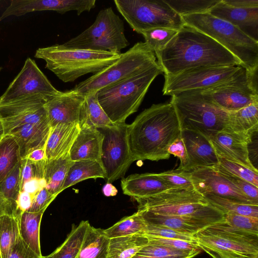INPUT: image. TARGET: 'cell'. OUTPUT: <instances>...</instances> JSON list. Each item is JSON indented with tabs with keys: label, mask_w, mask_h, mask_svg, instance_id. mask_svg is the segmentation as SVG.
Here are the masks:
<instances>
[{
	"label": "cell",
	"mask_w": 258,
	"mask_h": 258,
	"mask_svg": "<svg viewBox=\"0 0 258 258\" xmlns=\"http://www.w3.org/2000/svg\"><path fill=\"white\" fill-rule=\"evenodd\" d=\"M155 54L167 76L199 67L242 66L236 57L216 40L186 24Z\"/></svg>",
	"instance_id": "obj_1"
},
{
	"label": "cell",
	"mask_w": 258,
	"mask_h": 258,
	"mask_svg": "<svg viewBox=\"0 0 258 258\" xmlns=\"http://www.w3.org/2000/svg\"><path fill=\"white\" fill-rule=\"evenodd\" d=\"M181 134L180 122L170 102L152 105L128 126V141L134 161L169 159L168 148Z\"/></svg>",
	"instance_id": "obj_2"
},
{
	"label": "cell",
	"mask_w": 258,
	"mask_h": 258,
	"mask_svg": "<svg viewBox=\"0 0 258 258\" xmlns=\"http://www.w3.org/2000/svg\"><path fill=\"white\" fill-rule=\"evenodd\" d=\"M120 54L65 48L61 44L38 48L34 56L46 62L45 68L62 82H72L89 73L96 74L108 67Z\"/></svg>",
	"instance_id": "obj_3"
},
{
	"label": "cell",
	"mask_w": 258,
	"mask_h": 258,
	"mask_svg": "<svg viewBox=\"0 0 258 258\" xmlns=\"http://www.w3.org/2000/svg\"><path fill=\"white\" fill-rule=\"evenodd\" d=\"M163 73L158 63L98 90L99 103L110 120L114 124L125 122L126 119L138 110L152 82Z\"/></svg>",
	"instance_id": "obj_4"
},
{
	"label": "cell",
	"mask_w": 258,
	"mask_h": 258,
	"mask_svg": "<svg viewBox=\"0 0 258 258\" xmlns=\"http://www.w3.org/2000/svg\"><path fill=\"white\" fill-rule=\"evenodd\" d=\"M185 24L192 27L216 40L249 72L258 69V42L228 22L209 13L181 16Z\"/></svg>",
	"instance_id": "obj_5"
},
{
	"label": "cell",
	"mask_w": 258,
	"mask_h": 258,
	"mask_svg": "<svg viewBox=\"0 0 258 258\" xmlns=\"http://www.w3.org/2000/svg\"><path fill=\"white\" fill-rule=\"evenodd\" d=\"M181 130L199 132L208 139L228 130L229 112L207 100L201 90L180 92L171 96Z\"/></svg>",
	"instance_id": "obj_6"
},
{
	"label": "cell",
	"mask_w": 258,
	"mask_h": 258,
	"mask_svg": "<svg viewBox=\"0 0 258 258\" xmlns=\"http://www.w3.org/2000/svg\"><path fill=\"white\" fill-rule=\"evenodd\" d=\"M194 236L199 248L213 258H258V235L232 227L224 221Z\"/></svg>",
	"instance_id": "obj_7"
},
{
	"label": "cell",
	"mask_w": 258,
	"mask_h": 258,
	"mask_svg": "<svg viewBox=\"0 0 258 258\" xmlns=\"http://www.w3.org/2000/svg\"><path fill=\"white\" fill-rule=\"evenodd\" d=\"M157 64L155 53L145 42H138L126 52L121 53L112 64L81 82L73 90L86 96Z\"/></svg>",
	"instance_id": "obj_8"
},
{
	"label": "cell",
	"mask_w": 258,
	"mask_h": 258,
	"mask_svg": "<svg viewBox=\"0 0 258 258\" xmlns=\"http://www.w3.org/2000/svg\"><path fill=\"white\" fill-rule=\"evenodd\" d=\"M61 45L67 48L120 54L129 42L124 34L123 21L109 7L100 10L89 28Z\"/></svg>",
	"instance_id": "obj_9"
},
{
	"label": "cell",
	"mask_w": 258,
	"mask_h": 258,
	"mask_svg": "<svg viewBox=\"0 0 258 258\" xmlns=\"http://www.w3.org/2000/svg\"><path fill=\"white\" fill-rule=\"evenodd\" d=\"M117 10L134 31L154 28L179 30L185 23L164 0H114Z\"/></svg>",
	"instance_id": "obj_10"
},
{
	"label": "cell",
	"mask_w": 258,
	"mask_h": 258,
	"mask_svg": "<svg viewBox=\"0 0 258 258\" xmlns=\"http://www.w3.org/2000/svg\"><path fill=\"white\" fill-rule=\"evenodd\" d=\"M257 84V70L249 72L242 68L231 80L201 92L213 104L230 112L258 102Z\"/></svg>",
	"instance_id": "obj_11"
},
{
	"label": "cell",
	"mask_w": 258,
	"mask_h": 258,
	"mask_svg": "<svg viewBox=\"0 0 258 258\" xmlns=\"http://www.w3.org/2000/svg\"><path fill=\"white\" fill-rule=\"evenodd\" d=\"M128 126L124 122L97 128L103 136L100 162L107 183L123 177L134 162L128 141Z\"/></svg>",
	"instance_id": "obj_12"
},
{
	"label": "cell",
	"mask_w": 258,
	"mask_h": 258,
	"mask_svg": "<svg viewBox=\"0 0 258 258\" xmlns=\"http://www.w3.org/2000/svg\"><path fill=\"white\" fill-rule=\"evenodd\" d=\"M241 66L205 67L188 69L173 75H164V95L191 90H205L227 82L238 74Z\"/></svg>",
	"instance_id": "obj_13"
},
{
	"label": "cell",
	"mask_w": 258,
	"mask_h": 258,
	"mask_svg": "<svg viewBox=\"0 0 258 258\" xmlns=\"http://www.w3.org/2000/svg\"><path fill=\"white\" fill-rule=\"evenodd\" d=\"M60 92L52 86L35 61L28 57L21 71L0 97V105L34 95L51 97Z\"/></svg>",
	"instance_id": "obj_14"
},
{
	"label": "cell",
	"mask_w": 258,
	"mask_h": 258,
	"mask_svg": "<svg viewBox=\"0 0 258 258\" xmlns=\"http://www.w3.org/2000/svg\"><path fill=\"white\" fill-rule=\"evenodd\" d=\"M48 97L36 95L0 105V120L5 135L23 124L49 122L45 107Z\"/></svg>",
	"instance_id": "obj_15"
},
{
	"label": "cell",
	"mask_w": 258,
	"mask_h": 258,
	"mask_svg": "<svg viewBox=\"0 0 258 258\" xmlns=\"http://www.w3.org/2000/svg\"><path fill=\"white\" fill-rule=\"evenodd\" d=\"M140 211L147 223L165 226L194 235L201 230L224 220V214L210 204L187 216L159 214L147 210Z\"/></svg>",
	"instance_id": "obj_16"
},
{
	"label": "cell",
	"mask_w": 258,
	"mask_h": 258,
	"mask_svg": "<svg viewBox=\"0 0 258 258\" xmlns=\"http://www.w3.org/2000/svg\"><path fill=\"white\" fill-rule=\"evenodd\" d=\"M45 107L51 127L87 122L86 97L73 89L47 98Z\"/></svg>",
	"instance_id": "obj_17"
},
{
	"label": "cell",
	"mask_w": 258,
	"mask_h": 258,
	"mask_svg": "<svg viewBox=\"0 0 258 258\" xmlns=\"http://www.w3.org/2000/svg\"><path fill=\"white\" fill-rule=\"evenodd\" d=\"M189 173L195 189L203 196L212 195L246 204L258 205L243 195L213 167L200 168Z\"/></svg>",
	"instance_id": "obj_18"
},
{
	"label": "cell",
	"mask_w": 258,
	"mask_h": 258,
	"mask_svg": "<svg viewBox=\"0 0 258 258\" xmlns=\"http://www.w3.org/2000/svg\"><path fill=\"white\" fill-rule=\"evenodd\" d=\"M210 140L218 157L257 170L252 164L249 156L248 145L251 143L252 138L222 131Z\"/></svg>",
	"instance_id": "obj_19"
},
{
	"label": "cell",
	"mask_w": 258,
	"mask_h": 258,
	"mask_svg": "<svg viewBox=\"0 0 258 258\" xmlns=\"http://www.w3.org/2000/svg\"><path fill=\"white\" fill-rule=\"evenodd\" d=\"M181 136L188 158L187 172L218 164V156L209 139L199 132L187 129L181 130Z\"/></svg>",
	"instance_id": "obj_20"
},
{
	"label": "cell",
	"mask_w": 258,
	"mask_h": 258,
	"mask_svg": "<svg viewBox=\"0 0 258 258\" xmlns=\"http://www.w3.org/2000/svg\"><path fill=\"white\" fill-rule=\"evenodd\" d=\"M209 13L234 25L258 42V7L238 8L227 5L220 0Z\"/></svg>",
	"instance_id": "obj_21"
},
{
	"label": "cell",
	"mask_w": 258,
	"mask_h": 258,
	"mask_svg": "<svg viewBox=\"0 0 258 258\" xmlns=\"http://www.w3.org/2000/svg\"><path fill=\"white\" fill-rule=\"evenodd\" d=\"M80 130L69 151L72 161L84 160L99 161L103 136L98 128L85 122Z\"/></svg>",
	"instance_id": "obj_22"
},
{
	"label": "cell",
	"mask_w": 258,
	"mask_h": 258,
	"mask_svg": "<svg viewBox=\"0 0 258 258\" xmlns=\"http://www.w3.org/2000/svg\"><path fill=\"white\" fill-rule=\"evenodd\" d=\"M123 193L135 200L149 198L171 189L157 173L133 174L121 180Z\"/></svg>",
	"instance_id": "obj_23"
},
{
	"label": "cell",
	"mask_w": 258,
	"mask_h": 258,
	"mask_svg": "<svg viewBox=\"0 0 258 258\" xmlns=\"http://www.w3.org/2000/svg\"><path fill=\"white\" fill-rule=\"evenodd\" d=\"M50 130L49 122L27 123L14 128L9 134L14 137L19 146L21 159H23L33 151L45 148Z\"/></svg>",
	"instance_id": "obj_24"
},
{
	"label": "cell",
	"mask_w": 258,
	"mask_h": 258,
	"mask_svg": "<svg viewBox=\"0 0 258 258\" xmlns=\"http://www.w3.org/2000/svg\"><path fill=\"white\" fill-rule=\"evenodd\" d=\"M137 201L139 204L138 210L187 204L208 203L195 188L169 189Z\"/></svg>",
	"instance_id": "obj_25"
},
{
	"label": "cell",
	"mask_w": 258,
	"mask_h": 258,
	"mask_svg": "<svg viewBox=\"0 0 258 258\" xmlns=\"http://www.w3.org/2000/svg\"><path fill=\"white\" fill-rule=\"evenodd\" d=\"M80 130L78 123L60 124L51 127L45 147L47 161L61 157L69 153Z\"/></svg>",
	"instance_id": "obj_26"
},
{
	"label": "cell",
	"mask_w": 258,
	"mask_h": 258,
	"mask_svg": "<svg viewBox=\"0 0 258 258\" xmlns=\"http://www.w3.org/2000/svg\"><path fill=\"white\" fill-rule=\"evenodd\" d=\"M21 190V161L0 183V216L18 218L17 201Z\"/></svg>",
	"instance_id": "obj_27"
},
{
	"label": "cell",
	"mask_w": 258,
	"mask_h": 258,
	"mask_svg": "<svg viewBox=\"0 0 258 258\" xmlns=\"http://www.w3.org/2000/svg\"><path fill=\"white\" fill-rule=\"evenodd\" d=\"M258 131V102L229 112L228 132L252 138Z\"/></svg>",
	"instance_id": "obj_28"
},
{
	"label": "cell",
	"mask_w": 258,
	"mask_h": 258,
	"mask_svg": "<svg viewBox=\"0 0 258 258\" xmlns=\"http://www.w3.org/2000/svg\"><path fill=\"white\" fill-rule=\"evenodd\" d=\"M109 240L104 229L89 224L77 258H107Z\"/></svg>",
	"instance_id": "obj_29"
},
{
	"label": "cell",
	"mask_w": 258,
	"mask_h": 258,
	"mask_svg": "<svg viewBox=\"0 0 258 258\" xmlns=\"http://www.w3.org/2000/svg\"><path fill=\"white\" fill-rule=\"evenodd\" d=\"M44 211L24 212L19 217L20 235L24 242L36 253L42 256L40 243V226Z\"/></svg>",
	"instance_id": "obj_30"
},
{
	"label": "cell",
	"mask_w": 258,
	"mask_h": 258,
	"mask_svg": "<svg viewBox=\"0 0 258 258\" xmlns=\"http://www.w3.org/2000/svg\"><path fill=\"white\" fill-rule=\"evenodd\" d=\"M148 243V238L141 234L110 238L107 258H133Z\"/></svg>",
	"instance_id": "obj_31"
},
{
	"label": "cell",
	"mask_w": 258,
	"mask_h": 258,
	"mask_svg": "<svg viewBox=\"0 0 258 258\" xmlns=\"http://www.w3.org/2000/svg\"><path fill=\"white\" fill-rule=\"evenodd\" d=\"M104 170L99 161L84 160L73 161L70 166L61 192L76 183L89 178L105 179Z\"/></svg>",
	"instance_id": "obj_32"
},
{
	"label": "cell",
	"mask_w": 258,
	"mask_h": 258,
	"mask_svg": "<svg viewBox=\"0 0 258 258\" xmlns=\"http://www.w3.org/2000/svg\"><path fill=\"white\" fill-rule=\"evenodd\" d=\"M73 163L69 153L55 159L46 161L44 174L45 188L56 197L61 192L63 182Z\"/></svg>",
	"instance_id": "obj_33"
},
{
	"label": "cell",
	"mask_w": 258,
	"mask_h": 258,
	"mask_svg": "<svg viewBox=\"0 0 258 258\" xmlns=\"http://www.w3.org/2000/svg\"><path fill=\"white\" fill-rule=\"evenodd\" d=\"M90 223L82 221L78 226L73 225L64 241L52 253L45 258H77L86 230Z\"/></svg>",
	"instance_id": "obj_34"
},
{
	"label": "cell",
	"mask_w": 258,
	"mask_h": 258,
	"mask_svg": "<svg viewBox=\"0 0 258 258\" xmlns=\"http://www.w3.org/2000/svg\"><path fill=\"white\" fill-rule=\"evenodd\" d=\"M21 159L14 137L5 135L0 139V183L14 170Z\"/></svg>",
	"instance_id": "obj_35"
},
{
	"label": "cell",
	"mask_w": 258,
	"mask_h": 258,
	"mask_svg": "<svg viewBox=\"0 0 258 258\" xmlns=\"http://www.w3.org/2000/svg\"><path fill=\"white\" fill-rule=\"evenodd\" d=\"M147 222L139 211L132 215L126 216L107 229H104L109 238L127 235L143 234L146 229Z\"/></svg>",
	"instance_id": "obj_36"
},
{
	"label": "cell",
	"mask_w": 258,
	"mask_h": 258,
	"mask_svg": "<svg viewBox=\"0 0 258 258\" xmlns=\"http://www.w3.org/2000/svg\"><path fill=\"white\" fill-rule=\"evenodd\" d=\"M20 237L18 218L7 215H1L0 249L3 258H8Z\"/></svg>",
	"instance_id": "obj_37"
},
{
	"label": "cell",
	"mask_w": 258,
	"mask_h": 258,
	"mask_svg": "<svg viewBox=\"0 0 258 258\" xmlns=\"http://www.w3.org/2000/svg\"><path fill=\"white\" fill-rule=\"evenodd\" d=\"M203 196L209 204L223 214L233 213L258 218V205L246 204L212 195Z\"/></svg>",
	"instance_id": "obj_38"
},
{
	"label": "cell",
	"mask_w": 258,
	"mask_h": 258,
	"mask_svg": "<svg viewBox=\"0 0 258 258\" xmlns=\"http://www.w3.org/2000/svg\"><path fill=\"white\" fill-rule=\"evenodd\" d=\"M180 16L209 13L220 0H164Z\"/></svg>",
	"instance_id": "obj_39"
},
{
	"label": "cell",
	"mask_w": 258,
	"mask_h": 258,
	"mask_svg": "<svg viewBox=\"0 0 258 258\" xmlns=\"http://www.w3.org/2000/svg\"><path fill=\"white\" fill-rule=\"evenodd\" d=\"M85 97L87 122L97 128L112 126L116 124L110 120L99 104L97 92L89 93Z\"/></svg>",
	"instance_id": "obj_40"
},
{
	"label": "cell",
	"mask_w": 258,
	"mask_h": 258,
	"mask_svg": "<svg viewBox=\"0 0 258 258\" xmlns=\"http://www.w3.org/2000/svg\"><path fill=\"white\" fill-rule=\"evenodd\" d=\"M178 30L168 28H154L141 32L145 42L154 52L162 50L177 34Z\"/></svg>",
	"instance_id": "obj_41"
},
{
	"label": "cell",
	"mask_w": 258,
	"mask_h": 258,
	"mask_svg": "<svg viewBox=\"0 0 258 258\" xmlns=\"http://www.w3.org/2000/svg\"><path fill=\"white\" fill-rule=\"evenodd\" d=\"M218 157V166L228 173L243 179L258 187V171L241 164Z\"/></svg>",
	"instance_id": "obj_42"
},
{
	"label": "cell",
	"mask_w": 258,
	"mask_h": 258,
	"mask_svg": "<svg viewBox=\"0 0 258 258\" xmlns=\"http://www.w3.org/2000/svg\"><path fill=\"white\" fill-rule=\"evenodd\" d=\"M224 221L229 225L253 235H258V218L233 213L224 214Z\"/></svg>",
	"instance_id": "obj_43"
},
{
	"label": "cell",
	"mask_w": 258,
	"mask_h": 258,
	"mask_svg": "<svg viewBox=\"0 0 258 258\" xmlns=\"http://www.w3.org/2000/svg\"><path fill=\"white\" fill-rule=\"evenodd\" d=\"M170 188H194L189 172L171 170L157 173Z\"/></svg>",
	"instance_id": "obj_44"
},
{
	"label": "cell",
	"mask_w": 258,
	"mask_h": 258,
	"mask_svg": "<svg viewBox=\"0 0 258 258\" xmlns=\"http://www.w3.org/2000/svg\"><path fill=\"white\" fill-rule=\"evenodd\" d=\"M201 250L194 251L173 248L162 245L148 243L143 247L137 254L153 257H163L173 255H198Z\"/></svg>",
	"instance_id": "obj_45"
},
{
	"label": "cell",
	"mask_w": 258,
	"mask_h": 258,
	"mask_svg": "<svg viewBox=\"0 0 258 258\" xmlns=\"http://www.w3.org/2000/svg\"><path fill=\"white\" fill-rule=\"evenodd\" d=\"M144 235L156 237L181 240L196 242L194 235L185 234L173 229L147 223Z\"/></svg>",
	"instance_id": "obj_46"
},
{
	"label": "cell",
	"mask_w": 258,
	"mask_h": 258,
	"mask_svg": "<svg viewBox=\"0 0 258 258\" xmlns=\"http://www.w3.org/2000/svg\"><path fill=\"white\" fill-rule=\"evenodd\" d=\"M234 185L243 195L256 205H258V187L251 183L230 174L221 169L218 164L213 167Z\"/></svg>",
	"instance_id": "obj_47"
},
{
	"label": "cell",
	"mask_w": 258,
	"mask_h": 258,
	"mask_svg": "<svg viewBox=\"0 0 258 258\" xmlns=\"http://www.w3.org/2000/svg\"><path fill=\"white\" fill-rule=\"evenodd\" d=\"M208 204L209 203L187 204L172 206L153 207L143 210L159 214L187 216L194 214Z\"/></svg>",
	"instance_id": "obj_48"
},
{
	"label": "cell",
	"mask_w": 258,
	"mask_h": 258,
	"mask_svg": "<svg viewBox=\"0 0 258 258\" xmlns=\"http://www.w3.org/2000/svg\"><path fill=\"white\" fill-rule=\"evenodd\" d=\"M46 161L34 162L27 158L21 160V187L25 182L31 179L44 178Z\"/></svg>",
	"instance_id": "obj_49"
},
{
	"label": "cell",
	"mask_w": 258,
	"mask_h": 258,
	"mask_svg": "<svg viewBox=\"0 0 258 258\" xmlns=\"http://www.w3.org/2000/svg\"><path fill=\"white\" fill-rule=\"evenodd\" d=\"M145 236L148 238L149 243L150 244L162 245L173 248L189 251L201 250L196 242L175 239L163 238L148 235Z\"/></svg>",
	"instance_id": "obj_50"
},
{
	"label": "cell",
	"mask_w": 258,
	"mask_h": 258,
	"mask_svg": "<svg viewBox=\"0 0 258 258\" xmlns=\"http://www.w3.org/2000/svg\"><path fill=\"white\" fill-rule=\"evenodd\" d=\"M168 152L178 157L180 164L177 170L187 171L188 158L181 134L168 147Z\"/></svg>",
	"instance_id": "obj_51"
},
{
	"label": "cell",
	"mask_w": 258,
	"mask_h": 258,
	"mask_svg": "<svg viewBox=\"0 0 258 258\" xmlns=\"http://www.w3.org/2000/svg\"><path fill=\"white\" fill-rule=\"evenodd\" d=\"M56 197L50 193L45 187L39 190L33 197L30 212L45 211Z\"/></svg>",
	"instance_id": "obj_52"
},
{
	"label": "cell",
	"mask_w": 258,
	"mask_h": 258,
	"mask_svg": "<svg viewBox=\"0 0 258 258\" xmlns=\"http://www.w3.org/2000/svg\"><path fill=\"white\" fill-rule=\"evenodd\" d=\"M8 258H45L32 250L21 239L19 238L12 249Z\"/></svg>",
	"instance_id": "obj_53"
},
{
	"label": "cell",
	"mask_w": 258,
	"mask_h": 258,
	"mask_svg": "<svg viewBox=\"0 0 258 258\" xmlns=\"http://www.w3.org/2000/svg\"><path fill=\"white\" fill-rule=\"evenodd\" d=\"M45 186L46 182L44 178H32L23 184L21 191L27 192L34 197L39 190L45 188Z\"/></svg>",
	"instance_id": "obj_54"
},
{
	"label": "cell",
	"mask_w": 258,
	"mask_h": 258,
	"mask_svg": "<svg viewBox=\"0 0 258 258\" xmlns=\"http://www.w3.org/2000/svg\"><path fill=\"white\" fill-rule=\"evenodd\" d=\"M33 197L24 191H21L17 201L18 217L24 212L28 211L31 207Z\"/></svg>",
	"instance_id": "obj_55"
},
{
	"label": "cell",
	"mask_w": 258,
	"mask_h": 258,
	"mask_svg": "<svg viewBox=\"0 0 258 258\" xmlns=\"http://www.w3.org/2000/svg\"><path fill=\"white\" fill-rule=\"evenodd\" d=\"M225 4L238 8L258 7V0H222Z\"/></svg>",
	"instance_id": "obj_56"
},
{
	"label": "cell",
	"mask_w": 258,
	"mask_h": 258,
	"mask_svg": "<svg viewBox=\"0 0 258 258\" xmlns=\"http://www.w3.org/2000/svg\"><path fill=\"white\" fill-rule=\"evenodd\" d=\"M25 158L34 162H39L45 160V148L37 149L33 151Z\"/></svg>",
	"instance_id": "obj_57"
},
{
	"label": "cell",
	"mask_w": 258,
	"mask_h": 258,
	"mask_svg": "<svg viewBox=\"0 0 258 258\" xmlns=\"http://www.w3.org/2000/svg\"><path fill=\"white\" fill-rule=\"evenodd\" d=\"M102 192L106 197H113L116 195L117 190L111 183H106L102 187Z\"/></svg>",
	"instance_id": "obj_58"
},
{
	"label": "cell",
	"mask_w": 258,
	"mask_h": 258,
	"mask_svg": "<svg viewBox=\"0 0 258 258\" xmlns=\"http://www.w3.org/2000/svg\"><path fill=\"white\" fill-rule=\"evenodd\" d=\"M196 255H197V254H194L188 255H173L163 257H153L137 254L135 256H134L133 258H193Z\"/></svg>",
	"instance_id": "obj_59"
},
{
	"label": "cell",
	"mask_w": 258,
	"mask_h": 258,
	"mask_svg": "<svg viewBox=\"0 0 258 258\" xmlns=\"http://www.w3.org/2000/svg\"><path fill=\"white\" fill-rule=\"evenodd\" d=\"M5 135L2 123L0 120V139Z\"/></svg>",
	"instance_id": "obj_60"
},
{
	"label": "cell",
	"mask_w": 258,
	"mask_h": 258,
	"mask_svg": "<svg viewBox=\"0 0 258 258\" xmlns=\"http://www.w3.org/2000/svg\"><path fill=\"white\" fill-rule=\"evenodd\" d=\"M0 258H3L2 257V252H1V249H0Z\"/></svg>",
	"instance_id": "obj_61"
},
{
	"label": "cell",
	"mask_w": 258,
	"mask_h": 258,
	"mask_svg": "<svg viewBox=\"0 0 258 258\" xmlns=\"http://www.w3.org/2000/svg\"><path fill=\"white\" fill-rule=\"evenodd\" d=\"M1 68H0V71H1Z\"/></svg>",
	"instance_id": "obj_62"
}]
</instances>
